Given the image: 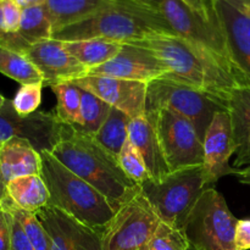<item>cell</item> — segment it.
<instances>
[{
    "instance_id": "1",
    "label": "cell",
    "mask_w": 250,
    "mask_h": 250,
    "mask_svg": "<svg viewBox=\"0 0 250 250\" xmlns=\"http://www.w3.org/2000/svg\"><path fill=\"white\" fill-rule=\"evenodd\" d=\"M63 166L99 190L115 210L142 192V187L129 180L119 161L105 150L94 137L61 124L59 139L51 151Z\"/></svg>"
},
{
    "instance_id": "2",
    "label": "cell",
    "mask_w": 250,
    "mask_h": 250,
    "mask_svg": "<svg viewBox=\"0 0 250 250\" xmlns=\"http://www.w3.org/2000/svg\"><path fill=\"white\" fill-rule=\"evenodd\" d=\"M155 36H176L160 11L129 0H115L97 14L53 34L62 42L104 39L127 44Z\"/></svg>"
},
{
    "instance_id": "3",
    "label": "cell",
    "mask_w": 250,
    "mask_h": 250,
    "mask_svg": "<svg viewBox=\"0 0 250 250\" xmlns=\"http://www.w3.org/2000/svg\"><path fill=\"white\" fill-rule=\"evenodd\" d=\"M127 44L142 46L155 54L167 68L166 78L197 88L216 98L226 107L232 92L242 85L232 73L178 36H155Z\"/></svg>"
},
{
    "instance_id": "4",
    "label": "cell",
    "mask_w": 250,
    "mask_h": 250,
    "mask_svg": "<svg viewBox=\"0 0 250 250\" xmlns=\"http://www.w3.org/2000/svg\"><path fill=\"white\" fill-rule=\"evenodd\" d=\"M42 155V178L49 190V204L67 212L87 226L103 232L116 210L109 200L49 151Z\"/></svg>"
},
{
    "instance_id": "5",
    "label": "cell",
    "mask_w": 250,
    "mask_h": 250,
    "mask_svg": "<svg viewBox=\"0 0 250 250\" xmlns=\"http://www.w3.org/2000/svg\"><path fill=\"white\" fill-rule=\"evenodd\" d=\"M215 185L204 165L173 171L161 181L142 183V192L164 224L182 229L203 193Z\"/></svg>"
},
{
    "instance_id": "6",
    "label": "cell",
    "mask_w": 250,
    "mask_h": 250,
    "mask_svg": "<svg viewBox=\"0 0 250 250\" xmlns=\"http://www.w3.org/2000/svg\"><path fill=\"white\" fill-rule=\"evenodd\" d=\"M166 109L193 124L202 139L212 117L226 105L216 98L172 78H158L146 83V111Z\"/></svg>"
},
{
    "instance_id": "7",
    "label": "cell",
    "mask_w": 250,
    "mask_h": 250,
    "mask_svg": "<svg viewBox=\"0 0 250 250\" xmlns=\"http://www.w3.org/2000/svg\"><path fill=\"white\" fill-rule=\"evenodd\" d=\"M160 12L167 20L176 36L192 44L237 78L214 10L211 16L207 17L190 9L182 0H163Z\"/></svg>"
},
{
    "instance_id": "8",
    "label": "cell",
    "mask_w": 250,
    "mask_h": 250,
    "mask_svg": "<svg viewBox=\"0 0 250 250\" xmlns=\"http://www.w3.org/2000/svg\"><path fill=\"white\" fill-rule=\"evenodd\" d=\"M237 222L222 194L210 187L190 211L183 232L204 250H233Z\"/></svg>"
},
{
    "instance_id": "9",
    "label": "cell",
    "mask_w": 250,
    "mask_h": 250,
    "mask_svg": "<svg viewBox=\"0 0 250 250\" xmlns=\"http://www.w3.org/2000/svg\"><path fill=\"white\" fill-rule=\"evenodd\" d=\"M161 222L141 192L121 205L103 229L104 250H146Z\"/></svg>"
},
{
    "instance_id": "10",
    "label": "cell",
    "mask_w": 250,
    "mask_h": 250,
    "mask_svg": "<svg viewBox=\"0 0 250 250\" xmlns=\"http://www.w3.org/2000/svg\"><path fill=\"white\" fill-rule=\"evenodd\" d=\"M154 125L171 172L204 164L203 139L190 121L166 109L146 112Z\"/></svg>"
},
{
    "instance_id": "11",
    "label": "cell",
    "mask_w": 250,
    "mask_h": 250,
    "mask_svg": "<svg viewBox=\"0 0 250 250\" xmlns=\"http://www.w3.org/2000/svg\"><path fill=\"white\" fill-rule=\"evenodd\" d=\"M229 61L242 85H250V0H212Z\"/></svg>"
},
{
    "instance_id": "12",
    "label": "cell",
    "mask_w": 250,
    "mask_h": 250,
    "mask_svg": "<svg viewBox=\"0 0 250 250\" xmlns=\"http://www.w3.org/2000/svg\"><path fill=\"white\" fill-rule=\"evenodd\" d=\"M61 122L53 112L36 111L31 115L17 114L12 100L6 99L0 107V146L11 138L28 141L39 153H51L60 134Z\"/></svg>"
},
{
    "instance_id": "13",
    "label": "cell",
    "mask_w": 250,
    "mask_h": 250,
    "mask_svg": "<svg viewBox=\"0 0 250 250\" xmlns=\"http://www.w3.org/2000/svg\"><path fill=\"white\" fill-rule=\"evenodd\" d=\"M36 214L50 238L49 250H104L102 232L67 212L46 205Z\"/></svg>"
},
{
    "instance_id": "14",
    "label": "cell",
    "mask_w": 250,
    "mask_h": 250,
    "mask_svg": "<svg viewBox=\"0 0 250 250\" xmlns=\"http://www.w3.org/2000/svg\"><path fill=\"white\" fill-rule=\"evenodd\" d=\"M72 83L93 93L110 106L121 110L131 119L146 115V83L92 75L72 81Z\"/></svg>"
},
{
    "instance_id": "15",
    "label": "cell",
    "mask_w": 250,
    "mask_h": 250,
    "mask_svg": "<svg viewBox=\"0 0 250 250\" xmlns=\"http://www.w3.org/2000/svg\"><path fill=\"white\" fill-rule=\"evenodd\" d=\"M88 75L149 83L167 77L168 71L150 50L134 44H122V49L107 62L90 68Z\"/></svg>"
},
{
    "instance_id": "16",
    "label": "cell",
    "mask_w": 250,
    "mask_h": 250,
    "mask_svg": "<svg viewBox=\"0 0 250 250\" xmlns=\"http://www.w3.org/2000/svg\"><path fill=\"white\" fill-rule=\"evenodd\" d=\"M24 56L36 66L49 87L60 83L72 82L88 75V70L65 49L58 39H46L29 45Z\"/></svg>"
},
{
    "instance_id": "17",
    "label": "cell",
    "mask_w": 250,
    "mask_h": 250,
    "mask_svg": "<svg viewBox=\"0 0 250 250\" xmlns=\"http://www.w3.org/2000/svg\"><path fill=\"white\" fill-rule=\"evenodd\" d=\"M204 167L211 181L216 183L220 178L229 175L236 176L238 168L229 165V159L236 154L231 114L227 109L220 110L212 117L204 139Z\"/></svg>"
},
{
    "instance_id": "18",
    "label": "cell",
    "mask_w": 250,
    "mask_h": 250,
    "mask_svg": "<svg viewBox=\"0 0 250 250\" xmlns=\"http://www.w3.org/2000/svg\"><path fill=\"white\" fill-rule=\"evenodd\" d=\"M128 139L143 158L150 180L161 181L171 172L154 125L146 115L134 117L128 126Z\"/></svg>"
},
{
    "instance_id": "19",
    "label": "cell",
    "mask_w": 250,
    "mask_h": 250,
    "mask_svg": "<svg viewBox=\"0 0 250 250\" xmlns=\"http://www.w3.org/2000/svg\"><path fill=\"white\" fill-rule=\"evenodd\" d=\"M41 172L42 155L28 141L11 138L0 146V180L4 187L15 178Z\"/></svg>"
},
{
    "instance_id": "20",
    "label": "cell",
    "mask_w": 250,
    "mask_h": 250,
    "mask_svg": "<svg viewBox=\"0 0 250 250\" xmlns=\"http://www.w3.org/2000/svg\"><path fill=\"white\" fill-rule=\"evenodd\" d=\"M227 110L231 114L236 141V168L250 165V85H239L229 97Z\"/></svg>"
},
{
    "instance_id": "21",
    "label": "cell",
    "mask_w": 250,
    "mask_h": 250,
    "mask_svg": "<svg viewBox=\"0 0 250 250\" xmlns=\"http://www.w3.org/2000/svg\"><path fill=\"white\" fill-rule=\"evenodd\" d=\"M115 0H48L45 9L53 26V34L93 16Z\"/></svg>"
},
{
    "instance_id": "22",
    "label": "cell",
    "mask_w": 250,
    "mask_h": 250,
    "mask_svg": "<svg viewBox=\"0 0 250 250\" xmlns=\"http://www.w3.org/2000/svg\"><path fill=\"white\" fill-rule=\"evenodd\" d=\"M6 195L21 209L36 212L49 204V190L41 175L22 176L5 186Z\"/></svg>"
},
{
    "instance_id": "23",
    "label": "cell",
    "mask_w": 250,
    "mask_h": 250,
    "mask_svg": "<svg viewBox=\"0 0 250 250\" xmlns=\"http://www.w3.org/2000/svg\"><path fill=\"white\" fill-rule=\"evenodd\" d=\"M62 43L66 50L77 59L88 71L114 59L122 49L121 43L104 39H83Z\"/></svg>"
},
{
    "instance_id": "24",
    "label": "cell",
    "mask_w": 250,
    "mask_h": 250,
    "mask_svg": "<svg viewBox=\"0 0 250 250\" xmlns=\"http://www.w3.org/2000/svg\"><path fill=\"white\" fill-rule=\"evenodd\" d=\"M131 120L128 115L111 106L106 120L93 137L105 150L117 159L128 141V126Z\"/></svg>"
},
{
    "instance_id": "25",
    "label": "cell",
    "mask_w": 250,
    "mask_h": 250,
    "mask_svg": "<svg viewBox=\"0 0 250 250\" xmlns=\"http://www.w3.org/2000/svg\"><path fill=\"white\" fill-rule=\"evenodd\" d=\"M0 73L21 85L44 83L42 73L23 54L4 46H0Z\"/></svg>"
},
{
    "instance_id": "26",
    "label": "cell",
    "mask_w": 250,
    "mask_h": 250,
    "mask_svg": "<svg viewBox=\"0 0 250 250\" xmlns=\"http://www.w3.org/2000/svg\"><path fill=\"white\" fill-rule=\"evenodd\" d=\"M15 33L28 45L53 38V26L45 5L22 10L20 28Z\"/></svg>"
},
{
    "instance_id": "27",
    "label": "cell",
    "mask_w": 250,
    "mask_h": 250,
    "mask_svg": "<svg viewBox=\"0 0 250 250\" xmlns=\"http://www.w3.org/2000/svg\"><path fill=\"white\" fill-rule=\"evenodd\" d=\"M56 95V119L61 124L78 126L81 121V89L72 82L50 85Z\"/></svg>"
},
{
    "instance_id": "28",
    "label": "cell",
    "mask_w": 250,
    "mask_h": 250,
    "mask_svg": "<svg viewBox=\"0 0 250 250\" xmlns=\"http://www.w3.org/2000/svg\"><path fill=\"white\" fill-rule=\"evenodd\" d=\"M78 87V85H77ZM81 89V121L78 126H73L78 131L89 136H94L109 115V104L88 90Z\"/></svg>"
},
{
    "instance_id": "29",
    "label": "cell",
    "mask_w": 250,
    "mask_h": 250,
    "mask_svg": "<svg viewBox=\"0 0 250 250\" xmlns=\"http://www.w3.org/2000/svg\"><path fill=\"white\" fill-rule=\"evenodd\" d=\"M2 207L5 210L14 215L17 220L20 221L21 226L23 227L24 232H26L27 237L31 241L32 246L34 247L36 250H49L50 247V238H49L48 233H46L45 229L39 221L38 216L36 212L27 211V210L21 209L17 207L9 197H5L4 199L0 200Z\"/></svg>"
},
{
    "instance_id": "30",
    "label": "cell",
    "mask_w": 250,
    "mask_h": 250,
    "mask_svg": "<svg viewBox=\"0 0 250 250\" xmlns=\"http://www.w3.org/2000/svg\"><path fill=\"white\" fill-rule=\"evenodd\" d=\"M117 161H119L120 167L126 173L127 177L137 185L141 186L146 181L150 180V176L146 170L143 158L136 149V146L129 142V139L124 146L120 155L117 156Z\"/></svg>"
},
{
    "instance_id": "31",
    "label": "cell",
    "mask_w": 250,
    "mask_h": 250,
    "mask_svg": "<svg viewBox=\"0 0 250 250\" xmlns=\"http://www.w3.org/2000/svg\"><path fill=\"white\" fill-rule=\"evenodd\" d=\"M192 242L182 229L161 222L146 250H189Z\"/></svg>"
},
{
    "instance_id": "32",
    "label": "cell",
    "mask_w": 250,
    "mask_h": 250,
    "mask_svg": "<svg viewBox=\"0 0 250 250\" xmlns=\"http://www.w3.org/2000/svg\"><path fill=\"white\" fill-rule=\"evenodd\" d=\"M44 83H33V84H23L16 93L12 99V105L17 114L26 116L38 110L42 102V89Z\"/></svg>"
},
{
    "instance_id": "33",
    "label": "cell",
    "mask_w": 250,
    "mask_h": 250,
    "mask_svg": "<svg viewBox=\"0 0 250 250\" xmlns=\"http://www.w3.org/2000/svg\"><path fill=\"white\" fill-rule=\"evenodd\" d=\"M6 212L10 227V247H11V250H36L32 246L31 241L27 237L26 232H24L23 227L21 226L19 220L14 215L10 214L7 210Z\"/></svg>"
},
{
    "instance_id": "34",
    "label": "cell",
    "mask_w": 250,
    "mask_h": 250,
    "mask_svg": "<svg viewBox=\"0 0 250 250\" xmlns=\"http://www.w3.org/2000/svg\"><path fill=\"white\" fill-rule=\"evenodd\" d=\"M5 17V33H15L19 31L22 19V9L15 0H2Z\"/></svg>"
},
{
    "instance_id": "35",
    "label": "cell",
    "mask_w": 250,
    "mask_h": 250,
    "mask_svg": "<svg viewBox=\"0 0 250 250\" xmlns=\"http://www.w3.org/2000/svg\"><path fill=\"white\" fill-rule=\"evenodd\" d=\"M234 248L236 250L250 249V219L238 220L234 232Z\"/></svg>"
},
{
    "instance_id": "36",
    "label": "cell",
    "mask_w": 250,
    "mask_h": 250,
    "mask_svg": "<svg viewBox=\"0 0 250 250\" xmlns=\"http://www.w3.org/2000/svg\"><path fill=\"white\" fill-rule=\"evenodd\" d=\"M0 250H11L7 212L2 207L1 202H0Z\"/></svg>"
},
{
    "instance_id": "37",
    "label": "cell",
    "mask_w": 250,
    "mask_h": 250,
    "mask_svg": "<svg viewBox=\"0 0 250 250\" xmlns=\"http://www.w3.org/2000/svg\"><path fill=\"white\" fill-rule=\"evenodd\" d=\"M186 5L190 7L192 10L197 11L198 14L203 16H211L212 14V5L210 0H182Z\"/></svg>"
},
{
    "instance_id": "38",
    "label": "cell",
    "mask_w": 250,
    "mask_h": 250,
    "mask_svg": "<svg viewBox=\"0 0 250 250\" xmlns=\"http://www.w3.org/2000/svg\"><path fill=\"white\" fill-rule=\"evenodd\" d=\"M46 1H48V0H15V2H16L22 10L27 9V7L42 6V5H45Z\"/></svg>"
},
{
    "instance_id": "39",
    "label": "cell",
    "mask_w": 250,
    "mask_h": 250,
    "mask_svg": "<svg viewBox=\"0 0 250 250\" xmlns=\"http://www.w3.org/2000/svg\"><path fill=\"white\" fill-rule=\"evenodd\" d=\"M236 177L238 178L239 182L243 183V185L250 186V165L244 168H238V171H237L236 173Z\"/></svg>"
},
{
    "instance_id": "40",
    "label": "cell",
    "mask_w": 250,
    "mask_h": 250,
    "mask_svg": "<svg viewBox=\"0 0 250 250\" xmlns=\"http://www.w3.org/2000/svg\"><path fill=\"white\" fill-rule=\"evenodd\" d=\"M129 1L137 2V4L149 7V9L156 10V11H160L161 4H163V0H129Z\"/></svg>"
},
{
    "instance_id": "41",
    "label": "cell",
    "mask_w": 250,
    "mask_h": 250,
    "mask_svg": "<svg viewBox=\"0 0 250 250\" xmlns=\"http://www.w3.org/2000/svg\"><path fill=\"white\" fill-rule=\"evenodd\" d=\"M0 32L5 33V17L4 7H2V0H0Z\"/></svg>"
},
{
    "instance_id": "42",
    "label": "cell",
    "mask_w": 250,
    "mask_h": 250,
    "mask_svg": "<svg viewBox=\"0 0 250 250\" xmlns=\"http://www.w3.org/2000/svg\"><path fill=\"white\" fill-rule=\"evenodd\" d=\"M5 197H6V192H5V187H2V186L0 185V200L4 199Z\"/></svg>"
},
{
    "instance_id": "43",
    "label": "cell",
    "mask_w": 250,
    "mask_h": 250,
    "mask_svg": "<svg viewBox=\"0 0 250 250\" xmlns=\"http://www.w3.org/2000/svg\"><path fill=\"white\" fill-rule=\"evenodd\" d=\"M5 102H6V98H5L4 95H1V94H0V107H1L2 105L5 104Z\"/></svg>"
},
{
    "instance_id": "44",
    "label": "cell",
    "mask_w": 250,
    "mask_h": 250,
    "mask_svg": "<svg viewBox=\"0 0 250 250\" xmlns=\"http://www.w3.org/2000/svg\"><path fill=\"white\" fill-rule=\"evenodd\" d=\"M0 185H1V186H2V183H1V180H0ZM2 187H4V186H2Z\"/></svg>"
},
{
    "instance_id": "45",
    "label": "cell",
    "mask_w": 250,
    "mask_h": 250,
    "mask_svg": "<svg viewBox=\"0 0 250 250\" xmlns=\"http://www.w3.org/2000/svg\"><path fill=\"white\" fill-rule=\"evenodd\" d=\"M0 36H1V32H0Z\"/></svg>"
},
{
    "instance_id": "46",
    "label": "cell",
    "mask_w": 250,
    "mask_h": 250,
    "mask_svg": "<svg viewBox=\"0 0 250 250\" xmlns=\"http://www.w3.org/2000/svg\"><path fill=\"white\" fill-rule=\"evenodd\" d=\"M210 1H212V0H210Z\"/></svg>"
},
{
    "instance_id": "47",
    "label": "cell",
    "mask_w": 250,
    "mask_h": 250,
    "mask_svg": "<svg viewBox=\"0 0 250 250\" xmlns=\"http://www.w3.org/2000/svg\"><path fill=\"white\" fill-rule=\"evenodd\" d=\"M233 250H236V249H233Z\"/></svg>"
}]
</instances>
